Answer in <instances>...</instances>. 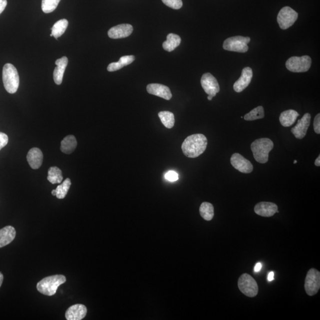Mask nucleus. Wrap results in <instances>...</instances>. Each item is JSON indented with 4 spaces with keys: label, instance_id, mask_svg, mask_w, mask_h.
<instances>
[{
    "label": "nucleus",
    "instance_id": "1",
    "mask_svg": "<svg viewBox=\"0 0 320 320\" xmlns=\"http://www.w3.org/2000/svg\"><path fill=\"white\" fill-rule=\"evenodd\" d=\"M208 145V139L204 135L193 134L187 137L182 145V151L189 158H196L204 153Z\"/></svg>",
    "mask_w": 320,
    "mask_h": 320
},
{
    "label": "nucleus",
    "instance_id": "2",
    "mask_svg": "<svg viewBox=\"0 0 320 320\" xmlns=\"http://www.w3.org/2000/svg\"><path fill=\"white\" fill-rule=\"evenodd\" d=\"M274 147L271 139L262 138L256 139L251 145V149L255 159L258 163L265 164L269 160V154Z\"/></svg>",
    "mask_w": 320,
    "mask_h": 320
},
{
    "label": "nucleus",
    "instance_id": "3",
    "mask_svg": "<svg viewBox=\"0 0 320 320\" xmlns=\"http://www.w3.org/2000/svg\"><path fill=\"white\" fill-rule=\"evenodd\" d=\"M66 280L64 275L50 276L39 282L36 288L40 293L47 296H52L56 294L60 285L64 284Z\"/></svg>",
    "mask_w": 320,
    "mask_h": 320
},
{
    "label": "nucleus",
    "instance_id": "4",
    "mask_svg": "<svg viewBox=\"0 0 320 320\" xmlns=\"http://www.w3.org/2000/svg\"><path fill=\"white\" fill-rule=\"evenodd\" d=\"M2 81L8 93L14 94L17 91L20 79L17 69L13 65L5 64L2 69Z\"/></svg>",
    "mask_w": 320,
    "mask_h": 320
},
{
    "label": "nucleus",
    "instance_id": "5",
    "mask_svg": "<svg viewBox=\"0 0 320 320\" xmlns=\"http://www.w3.org/2000/svg\"><path fill=\"white\" fill-rule=\"evenodd\" d=\"M251 39L249 37L237 36L228 38L224 41L223 48L229 51L245 53L248 51V43Z\"/></svg>",
    "mask_w": 320,
    "mask_h": 320
},
{
    "label": "nucleus",
    "instance_id": "6",
    "mask_svg": "<svg viewBox=\"0 0 320 320\" xmlns=\"http://www.w3.org/2000/svg\"><path fill=\"white\" fill-rule=\"evenodd\" d=\"M238 287L240 291L246 296L253 298L258 295V285L251 275L244 274L239 279Z\"/></svg>",
    "mask_w": 320,
    "mask_h": 320
},
{
    "label": "nucleus",
    "instance_id": "7",
    "mask_svg": "<svg viewBox=\"0 0 320 320\" xmlns=\"http://www.w3.org/2000/svg\"><path fill=\"white\" fill-rule=\"evenodd\" d=\"M312 63V58L308 55L293 56L287 60L286 67L291 72H304L309 70Z\"/></svg>",
    "mask_w": 320,
    "mask_h": 320
},
{
    "label": "nucleus",
    "instance_id": "8",
    "mask_svg": "<svg viewBox=\"0 0 320 320\" xmlns=\"http://www.w3.org/2000/svg\"><path fill=\"white\" fill-rule=\"evenodd\" d=\"M304 287L309 296L318 293L320 288V272L316 269H310L307 272Z\"/></svg>",
    "mask_w": 320,
    "mask_h": 320
},
{
    "label": "nucleus",
    "instance_id": "9",
    "mask_svg": "<svg viewBox=\"0 0 320 320\" xmlns=\"http://www.w3.org/2000/svg\"><path fill=\"white\" fill-rule=\"evenodd\" d=\"M299 14L290 7H285L279 12L277 21L282 29L286 30L295 23Z\"/></svg>",
    "mask_w": 320,
    "mask_h": 320
},
{
    "label": "nucleus",
    "instance_id": "10",
    "mask_svg": "<svg viewBox=\"0 0 320 320\" xmlns=\"http://www.w3.org/2000/svg\"><path fill=\"white\" fill-rule=\"evenodd\" d=\"M201 85L205 93L212 97L216 96L220 90V85L216 78L210 73H205L202 75Z\"/></svg>",
    "mask_w": 320,
    "mask_h": 320
},
{
    "label": "nucleus",
    "instance_id": "11",
    "mask_svg": "<svg viewBox=\"0 0 320 320\" xmlns=\"http://www.w3.org/2000/svg\"><path fill=\"white\" fill-rule=\"evenodd\" d=\"M230 161L231 165L241 173L249 174L253 172L251 162L239 153L233 154Z\"/></svg>",
    "mask_w": 320,
    "mask_h": 320
},
{
    "label": "nucleus",
    "instance_id": "12",
    "mask_svg": "<svg viewBox=\"0 0 320 320\" xmlns=\"http://www.w3.org/2000/svg\"><path fill=\"white\" fill-rule=\"evenodd\" d=\"M311 118L310 113H306L303 118L298 121L297 125L291 129V132L296 138L302 139L306 137L311 122Z\"/></svg>",
    "mask_w": 320,
    "mask_h": 320
},
{
    "label": "nucleus",
    "instance_id": "13",
    "mask_svg": "<svg viewBox=\"0 0 320 320\" xmlns=\"http://www.w3.org/2000/svg\"><path fill=\"white\" fill-rule=\"evenodd\" d=\"M278 207L277 204L272 202H261L256 204L255 212L256 214L264 217H271L277 213Z\"/></svg>",
    "mask_w": 320,
    "mask_h": 320
},
{
    "label": "nucleus",
    "instance_id": "14",
    "mask_svg": "<svg viewBox=\"0 0 320 320\" xmlns=\"http://www.w3.org/2000/svg\"><path fill=\"white\" fill-rule=\"evenodd\" d=\"M253 77V71L250 67H246L243 69L242 75L233 85L234 91L240 93L249 86Z\"/></svg>",
    "mask_w": 320,
    "mask_h": 320
},
{
    "label": "nucleus",
    "instance_id": "15",
    "mask_svg": "<svg viewBox=\"0 0 320 320\" xmlns=\"http://www.w3.org/2000/svg\"><path fill=\"white\" fill-rule=\"evenodd\" d=\"M133 27L129 24H122L114 26L108 31V36L112 39H121L132 34Z\"/></svg>",
    "mask_w": 320,
    "mask_h": 320
},
{
    "label": "nucleus",
    "instance_id": "16",
    "mask_svg": "<svg viewBox=\"0 0 320 320\" xmlns=\"http://www.w3.org/2000/svg\"><path fill=\"white\" fill-rule=\"evenodd\" d=\"M148 93L155 96L169 100L172 99V94L170 88L166 85L160 84H150L147 85Z\"/></svg>",
    "mask_w": 320,
    "mask_h": 320
},
{
    "label": "nucleus",
    "instance_id": "17",
    "mask_svg": "<svg viewBox=\"0 0 320 320\" xmlns=\"http://www.w3.org/2000/svg\"><path fill=\"white\" fill-rule=\"evenodd\" d=\"M87 313L86 307L82 304H75L66 310L65 318L67 320H81L85 318Z\"/></svg>",
    "mask_w": 320,
    "mask_h": 320
},
{
    "label": "nucleus",
    "instance_id": "18",
    "mask_svg": "<svg viewBox=\"0 0 320 320\" xmlns=\"http://www.w3.org/2000/svg\"><path fill=\"white\" fill-rule=\"evenodd\" d=\"M43 159L42 152L37 148H31L28 152L27 160L28 164L33 169H38L42 166Z\"/></svg>",
    "mask_w": 320,
    "mask_h": 320
},
{
    "label": "nucleus",
    "instance_id": "19",
    "mask_svg": "<svg viewBox=\"0 0 320 320\" xmlns=\"http://www.w3.org/2000/svg\"><path fill=\"white\" fill-rule=\"evenodd\" d=\"M68 63V59L66 56H63L61 58L56 60L55 62L56 66L53 71V80L57 85L61 84Z\"/></svg>",
    "mask_w": 320,
    "mask_h": 320
},
{
    "label": "nucleus",
    "instance_id": "20",
    "mask_svg": "<svg viewBox=\"0 0 320 320\" xmlns=\"http://www.w3.org/2000/svg\"><path fill=\"white\" fill-rule=\"evenodd\" d=\"M16 232L14 227L7 226L0 230V248L11 243L15 239Z\"/></svg>",
    "mask_w": 320,
    "mask_h": 320
},
{
    "label": "nucleus",
    "instance_id": "21",
    "mask_svg": "<svg viewBox=\"0 0 320 320\" xmlns=\"http://www.w3.org/2000/svg\"><path fill=\"white\" fill-rule=\"evenodd\" d=\"M299 116V113L297 111L292 109L288 110L281 114L280 121L284 127H290L296 122Z\"/></svg>",
    "mask_w": 320,
    "mask_h": 320
},
{
    "label": "nucleus",
    "instance_id": "22",
    "mask_svg": "<svg viewBox=\"0 0 320 320\" xmlns=\"http://www.w3.org/2000/svg\"><path fill=\"white\" fill-rule=\"evenodd\" d=\"M135 58L134 55L123 56L120 58L119 61L116 62H112L107 66V71L114 72L119 70L125 66L131 64L134 61Z\"/></svg>",
    "mask_w": 320,
    "mask_h": 320
},
{
    "label": "nucleus",
    "instance_id": "23",
    "mask_svg": "<svg viewBox=\"0 0 320 320\" xmlns=\"http://www.w3.org/2000/svg\"><path fill=\"white\" fill-rule=\"evenodd\" d=\"M77 139L74 135H68L64 138L61 143V150L66 154H71L77 147Z\"/></svg>",
    "mask_w": 320,
    "mask_h": 320
},
{
    "label": "nucleus",
    "instance_id": "24",
    "mask_svg": "<svg viewBox=\"0 0 320 320\" xmlns=\"http://www.w3.org/2000/svg\"><path fill=\"white\" fill-rule=\"evenodd\" d=\"M181 43V38L176 34L170 33L167 36V40L163 44L164 50L168 52H172Z\"/></svg>",
    "mask_w": 320,
    "mask_h": 320
},
{
    "label": "nucleus",
    "instance_id": "25",
    "mask_svg": "<svg viewBox=\"0 0 320 320\" xmlns=\"http://www.w3.org/2000/svg\"><path fill=\"white\" fill-rule=\"evenodd\" d=\"M71 185V180L67 178L64 180L61 185L57 186L55 190L52 191V195L56 196V198L59 199H64L67 195L69 188Z\"/></svg>",
    "mask_w": 320,
    "mask_h": 320
},
{
    "label": "nucleus",
    "instance_id": "26",
    "mask_svg": "<svg viewBox=\"0 0 320 320\" xmlns=\"http://www.w3.org/2000/svg\"><path fill=\"white\" fill-rule=\"evenodd\" d=\"M68 26V21L66 19H61V20L56 21L51 28L52 36L55 39H58V37H61L65 33Z\"/></svg>",
    "mask_w": 320,
    "mask_h": 320
},
{
    "label": "nucleus",
    "instance_id": "27",
    "mask_svg": "<svg viewBox=\"0 0 320 320\" xmlns=\"http://www.w3.org/2000/svg\"><path fill=\"white\" fill-rule=\"evenodd\" d=\"M201 217L206 221H211L214 216V206L209 202H203L199 208Z\"/></svg>",
    "mask_w": 320,
    "mask_h": 320
},
{
    "label": "nucleus",
    "instance_id": "28",
    "mask_svg": "<svg viewBox=\"0 0 320 320\" xmlns=\"http://www.w3.org/2000/svg\"><path fill=\"white\" fill-rule=\"evenodd\" d=\"M161 122L167 128H172L175 123L174 114L169 111H163L158 113Z\"/></svg>",
    "mask_w": 320,
    "mask_h": 320
},
{
    "label": "nucleus",
    "instance_id": "29",
    "mask_svg": "<svg viewBox=\"0 0 320 320\" xmlns=\"http://www.w3.org/2000/svg\"><path fill=\"white\" fill-rule=\"evenodd\" d=\"M47 179L52 184L61 183L63 180L62 171L57 167H50Z\"/></svg>",
    "mask_w": 320,
    "mask_h": 320
},
{
    "label": "nucleus",
    "instance_id": "30",
    "mask_svg": "<svg viewBox=\"0 0 320 320\" xmlns=\"http://www.w3.org/2000/svg\"><path fill=\"white\" fill-rule=\"evenodd\" d=\"M264 117V108L261 106L256 107L251 112L246 114L244 118L246 120H248V121H252V120L263 119Z\"/></svg>",
    "mask_w": 320,
    "mask_h": 320
},
{
    "label": "nucleus",
    "instance_id": "31",
    "mask_svg": "<svg viewBox=\"0 0 320 320\" xmlns=\"http://www.w3.org/2000/svg\"><path fill=\"white\" fill-rule=\"evenodd\" d=\"M61 0H42V9L45 13H50L58 7Z\"/></svg>",
    "mask_w": 320,
    "mask_h": 320
},
{
    "label": "nucleus",
    "instance_id": "32",
    "mask_svg": "<svg viewBox=\"0 0 320 320\" xmlns=\"http://www.w3.org/2000/svg\"><path fill=\"white\" fill-rule=\"evenodd\" d=\"M164 4L170 8L178 9L182 7V0H162Z\"/></svg>",
    "mask_w": 320,
    "mask_h": 320
},
{
    "label": "nucleus",
    "instance_id": "33",
    "mask_svg": "<svg viewBox=\"0 0 320 320\" xmlns=\"http://www.w3.org/2000/svg\"><path fill=\"white\" fill-rule=\"evenodd\" d=\"M165 178L170 182H175L179 179V176L176 172H173V171H170V172L166 174Z\"/></svg>",
    "mask_w": 320,
    "mask_h": 320
},
{
    "label": "nucleus",
    "instance_id": "34",
    "mask_svg": "<svg viewBox=\"0 0 320 320\" xmlns=\"http://www.w3.org/2000/svg\"><path fill=\"white\" fill-rule=\"evenodd\" d=\"M8 137L4 133L0 132V150L7 145Z\"/></svg>",
    "mask_w": 320,
    "mask_h": 320
},
{
    "label": "nucleus",
    "instance_id": "35",
    "mask_svg": "<svg viewBox=\"0 0 320 320\" xmlns=\"http://www.w3.org/2000/svg\"><path fill=\"white\" fill-rule=\"evenodd\" d=\"M314 129L316 134H320V114L319 113L314 120Z\"/></svg>",
    "mask_w": 320,
    "mask_h": 320
},
{
    "label": "nucleus",
    "instance_id": "36",
    "mask_svg": "<svg viewBox=\"0 0 320 320\" xmlns=\"http://www.w3.org/2000/svg\"><path fill=\"white\" fill-rule=\"evenodd\" d=\"M7 5V0H0V14L4 10Z\"/></svg>",
    "mask_w": 320,
    "mask_h": 320
},
{
    "label": "nucleus",
    "instance_id": "37",
    "mask_svg": "<svg viewBox=\"0 0 320 320\" xmlns=\"http://www.w3.org/2000/svg\"><path fill=\"white\" fill-rule=\"evenodd\" d=\"M262 268V264H261V262L258 263V264H256L255 267V272H259L261 271V269Z\"/></svg>",
    "mask_w": 320,
    "mask_h": 320
},
{
    "label": "nucleus",
    "instance_id": "38",
    "mask_svg": "<svg viewBox=\"0 0 320 320\" xmlns=\"http://www.w3.org/2000/svg\"><path fill=\"white\" fill-rule=\"evenodd\" d=\"M274 272H271L268 275V280L269 282H271L272 281H274Z\"/></svg>",
    "mask_w": 320,
    "mask_h": 320
},
{
    "label": "nucleus",
    "instance_id": "39",
    "mask_svg": "<svg viewBox=\"0 0 320 320\" xmlns=\"http://www.w3.org/2000/svg\"><path fill=\"white\" fill-rule=\"evenodd\" d=\"M315 164L317 167L320 166V156L318 158H317V159L315 161Z\"/></svg>",
    "mask_w": 320,
    "mask_h": 320
},
{
    "label": "nucleus",
    "instance_id": "40",
    "mask_svg": "<svg viewBox=\"0 0 320 320\" xmlns=\"http://www.w3.org/2000/svg\"><path fill=\"white\" fill-rule=\"evenodd\" d=\"M3 279H4V277H3V275L1 273V272H0V287H1L2 284Z\"/></svg>",
    "mask_w": 320,
    "mask_h": 320
},
{
    "label": "nucleus",
    "instance_id": "41",
    "mask_svg": "<svg viewBox=\"0 0 320 320\" xmlns=\"http://www.w3.org/2000/svg\"><path fill=\"white\" fill-rule=\"evenodd\" d=\"M212 98H213V97H212V96H208V99L209 100H212Z\"/></svg>",
    "mask_w": 320,
    "mask_h": 320
},
{
    "label": "nucleus",
    "instance_id": "42",
    "mask_svg": "<svg viewBox=\"0 0 320 320\" xmlns=\"http://www.w3.org/2000/svg\"><path fill=\"white\" fill-rule=\"evenodd\" d=\"M297 163V160H295V161H294V164H296Z\"/></svg>",
    "mask_w": 320,
    "mask_h": 320
}]
</instances>
